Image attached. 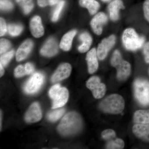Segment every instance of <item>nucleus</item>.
Masks as SVG:
<instances>
[{
    "instance_id": "7",
    "label": "nucleus",
    "mask_w": 149,
    "mask_h": 149,
    "mask_svg": "<svg viewBox=\"0 0 149 149\" xmlns=\"http://www.w3.org/2000/svg\"><path fill=\"white\" fill-rule=\"evenodd\" d=\"M116 41V37L114 35H110L102 40L99 43L97 49L99 60L102 61L105 59L108 54L115 45Z\"/></svg>"
},
{
    "instance_id": "26",
    "label": "nucleus",
    "mask_w": 149,
    "mask_h": 149,
    "mask_svg": "<svg viewBox=\"0 0 149 149\" xmlns=\"http://www.w3.org/2000/svg\"><path fill=\"white\" fill-rule=\"evenodd\" d=\"M9 33L12 36H16L21 33L22 30L21 25L18 24H10L8 27Z\"/></svg>"
},
{
    "instance_id": "10",
    "label": "nucleus",
    "mask_w": 149,
    "mask_h": 149,
    "mask_svg": "<svg viewBox=\"0 0 149 149\" xmlns=\"http://www.w3.org/2000/svg\"><path fill=\"white\" fill-rule=\"evenodd\" d=\"M108 17L104 13L100 12L96 13L91 22V28L97 35H101L104 26L107 23Z\"/></svg>"
},
{
    "instance_id": "33",
    "label": "nucleus",
    "mask_w": 149,
    "mask_h": 149,
    "mask_svg": "<svg viewBox=\"0 0 149 149\" xmlns=\"http://www.w3.org/2000/svg\"><path fill=\"white\" fill-rule=\"evenodd\" d=\"M143 12L145 19L149 23V0H145L143 4Z\"/></svg>"
},
{
    "instance_id": "32",
    "label": "nucleus",
    "mask_w": 149,
    "mask_h": 149,
    "mask_svg": "<svg viewBox=\"0 0 149 149\" xmlns=\"http://www.w3.org/2000/svg\"><path fill=\"white\" fill-rule=\"evenodd\" d=\"M1 9L3 10H10L13 8V4L10 0H1Z\"/></svg>"
},
{
    "instance_id": "31",
    "label": "nucleus",
    "mask_w": 149,
    "mask_h": 149,
    "mask_svg": "<svg viewBox=\"0 0 149 149\" xmlns=\"http://www.w3.org/2000/svg\"><path fill=\"white\" fill-rule=\"evenodd\" d=\"M26 74H27L26 70H25V68L23 65H18L15 69L14 75L15 77H23Z\"/></svg>"
},
{
    "instance_id": "11",
    "label": "nucleus",
    "mask_w": 149,
    "mask_h": 149,
    "mask_svg": "<svg viewBox=\"0 0 149 149\" xmlns=\"http://www.w3.org/2000/svg\"><path fill=\"white\" fill-rule=\"evenodd\" d=\"M42 116V115L40 105L37 102H34L29 107L24 118L26 122L34 123L40 121Z\"/></svg>"
},
{
    "instance_id": "17",
    "label": "nucleus",
    "mask_w": 149,
    "mask_h": 149,
    "mask_svg": "<svg viewBox=\"0 0 149 149\" xmlns=\"http://www.w3.org/2000/svg\"><path fill=\"white\" fill-rule=\"evenodd\" d=\"M33 42L32 40H28L22 43L19 47L16 54L17 61H20L26 58L31 52Z\"/></svg>"
},
{
    "instance_id": "42",
    "label": "nucleus",
    "mask_w": 149,
    "mask_h": 149,
    "mask_svg": "<svg viewBox=\"0 0 149 149\" xmlns=\"http://www.w3.org/2000/svg\"></svg>"
},
{
    "instance_id": "40",
    "label": "nucleus",
    "mask_w": 149,
    "mask_h": 149,
    "mask_svg": "<svg viewBox=\"0 0 149 149\" xmlns=\"http://www.w3.org/2000/svg\"><path fill=\"white\" fill-rule=\"evenodd\" d=\"M101 1H102L103 2L108 3L111 0H101Z\"/></svg>"
},
{
    "instance_id": "4",
    "label": "nucleus",
    "mask_w": 149,
    "mask_h": 149,
    "mask_svg": "<svg viewBox=\"0 0 149 149\" xmlns=\"http://www.w3.org/2000/svg\"><path fill=\"white\" fill-rule=\"evenodd\" d=\"M111 64L117 70L118 80L123 81L127 79L131 72V65L128 62L124 60L120 51L115 50L111 59Z\"/></svg>"
},
{
    "instance_id": "23",
    "label": "nucleus",
    "mask_w": 149,
    "mask_h": 149,
    "mask_svg": "<svg viewBox=\"0 0 149 149\" xmlns=\"http://www.w3.org/2000/svg\"><path fill=\"white\" fill-rule=\"evenodd\" d=\"M106 146L107 149H123L125 146L124 141L122 139L115 138L111 141H108Z\"/></svg>"
},
{
    "instance_id": "2",
    "label": "nucleus",
    "mask_w": 149,
    "mask_h": 149,
    "mask_svg": "<svg viewBox=\"0 0 149 149\" xmlns=\"http://www.w3.org/2000/svg\"><path fill=\"white\" fill-rule=\"evenodd\" d=\"M121 41L125 49L131 52H135L143 47L145 43V38L139 35L135 29L131 27L123 31Z\"/></svg>"
},
{
    "instance_id": "19",
    "label": "nucleus",
    "mask_w": 149,
    "mask_h": 149,
    "mask_svg": "<svg viewBox=\"0 0 149 149\" xmlns=\"http://www.w3.org/2000/svg\"><path fill=\"white\" fill-rule=\"evenodd\" d=\"M76 30H72L65 34L62 38L60 47L65 51H68L72 46V42L74 36L77 34Z\"/></svg>"
},
{
    "instance_id": "1",
    "label": "nucleus",
    "mask_w": 149,
    "mask_h": 149,
    "mask_svg": "<svg viewBox=\"0 0 149 149\" xmlns=\"http://www.w3.org/2000/svg\"><path fill=\"white\" fill-rule=\"evenodd\" d=\"M83 122L80 115L72 111L67 113L60 123L58 130L63 136H70L77 133L82 128Z\"/></svg>"
},
{
    "instance_id": "9",
    "label": "nucleus",
    "mask_w": 149,
    "mask_h": 149,
    "mask_svg": "<svg viewBox=\"0 0 149 149\" xmlns=\"http://www.w3.org/2000/svg\"><path fill=\"white\" fill-rule=\"evenodd\" d=\"M45 80L44 75L40 72L34 73L27 80L24 87V92L27 94H33L41 88Z\"/></svg>"
},
{
    "instance_id": "20",
    "label": "nucleus",
    "mask_w": 149,
    "mask_h": 149,
    "mask_svg": "<svg viewBox=\"0 0 149 149\" xmlns=\"http://www.w3.org/2000/svg\"><path fill=\"white\" fill-rule=\"evenodd\" d=\"M79 39L82 43L78 47V51L82 53L86 52L89 50L92 45L93 42L92 37L88 32H84L80 35Z\"/></svg>"
},
{
    "instance_id": "3",
    "label": "nucleus",
    "mask_w": 149,
    "mask_h": 149,
    "mask_svg": "<svg viewBox=\"0 0 149 149\" xmlns=\"http://www.w3.org/2000/svg\"><path fill=\"white\" fill-rule=\"evenodd\" d=\"M125 107L124 99L117 94L108 96L100 104V109L107 113L118 114L121 113Z\"/></svg>"
},
{
    "instance_id": "25",
    "label": "nucleus",
    "mask_w": 149,
    "mask_h": 149,
    "mask_svg": "<svg viewBox=\"0 0 149 149\" xmlns=\"http://www.w3.org/2000/svg\"><path fill=\"white\" fill-rule=\"evenodd\" d=\"M65 112V109H60L51 112L48 114V119L52 122H55L63 115Z\"/></svg>"
},
{
    "instance_id": "16",
    "label": "nucleus",
    "mask_w": 149,
    "mask_h": 149,
    "mask_svg": "<svg viewBox=\"0 0 149 149\" xmlns=\"http://www.w3.org/2000/svg\"><path fill=\"white\" fill-rule=\"evenodd\" d=\"M133 132L139 139L149 142V123H136L133 126Z\"/></svg>"
},
{
    "instance_id": "41",
    "label": "nucleus",
    "mask_w": 149,
    "mask_h": 149,
    "mask_svg": "<svg viewBox=\"0 0 149 149\" xmlns=\"http://www.w3.org/2000/svg\"></svg>"
},
{
    "instance_id": "6",
    "label": "nucleus",
    "mask_w": 149,
    "mask_h": 149,
    "mask_svg": "<svg viewBox=\"0 0 149 149\" xmlns=\"http://www.w3.org/2000/svg\"><path fill=\"white\" fill-rule=\"evenodd\" d=\"M134 95L139 103L143 106L149 105V82L142 79H137L134 83Z\"/></svg>"
},
{
    "instance_id": "35",
    "label": "nucleus",
    "mask_w": 149,
    "mask_h": 149,
    "mask_svg": "<svg viewBox=\"0 0 149 149\" xmlns=\"http://www.w3.org/2000/svg\"><path fill=\"white\" fill-rule=\"evenodd\" d=\"M8 28L4 19L2 17L0 19V35L1 37L3 36L7 31Z\"/></svg>"
},
{
    "instance_id": "29",
    "label": "nucleus",
    "mask_w": 149,
    "mask_h": 149,
    "mask_svg": "<svg viewBox=\"0 0 149 149\" xmlns=\"http://www.w3.org/2000/svg\"><path fill=\"white\" fill-rule=\"evenodd\" d=\"M14 54V52L13 50H12L3 55L2 56H1L0 59L1 60L0 63L3 66H6L13 57Z\"/></svg>"
},
{
    "instance_id": "14",
    "label": "nucleus",
    "mask_w": 149,
    "mask_h": 149,
    "mask_svg": "<svg viewBox=\"0 0 149 149\" xmlns=\"http://www.w3.org/2000/svg\"><path fill=\"white\" fill-rule=\"evenodd\" d=\"M98 58L97 49L95 48L91 49L87 53L86 60L88 63V72L90 74H93L95 72L98 68Z\"/></svg>"
},
{
    "instance_id": "5",
    "label": "nucleus",
    "mask_w": 149,
    "mask_h": 149,
    "mask_svg": "<svg viewBox=\"0 0 149 149\" xmlns=\"http://www.w3.org/2000/svg\"><path fill=\"white\" fill-rule=\"evenodd\" d=\"M49 96L52 100L53 109L63 107L68 100L69 93L66 88L61 87L59 84H56L49 91Z\"/></svg>"
},
{
    "instance_id": "30",
    "label": "nucleus",
    "mask_w": 149,
    "mask_h": 149,
    "mask_svg": "<svg viewBox=\"0 0 149 149\" xmlns=\"http://www.w3.org/2000/svg\"><path fill=\"white\" fill-rule=\"evenodd\" d=\"M10 43L6 39H2L0 41V53L2 54L10 48Z\"/></svg>"
},
{
    "instance_id": "12",
    "label": "nucleus",
    "mask_w": 149,
    "mask_h": 149,
    "mask_svg": "<svg viewBox=\"0 0 149 149\" xmlns=\"http://www.w3.org/2000/svg\"><path fill=\"white\" fill-rule=\"evenodd\" d=\"M72 68L69 63H64L60 65L52 77L53 83L61 81L67 78L70 75Z\"/></svg>"
},
{
    "instance_id": "24",
    "label": "nucleus",
    "mask_w": 149,
    "mask_h": 149,
    "mask_svg": "<svg viewBox=\"0 0 149 149\" xmlns=\"http://www.w3.org/2000/svg\"><path fill=\"white\" fill-rule=\"evenodd\" d=\"M17 3L22 8L24 13L27 14L32 10L34 7L32 0H16Z\"/></svg>"
},
{
    "instance_id": "39",
    "label": "nucleus",
    "mask_w": 149,
    "mask_h": 149,
    "mask_svg": "<svg viewBox=\"0 0 149 149\" xmlns=\"http://www.w3.org/2000/svg\"><path fill=\"white\" fill-rule=\"evenodd\" d=\"M0 74H1V77H2L4 73V70L3 67L2 65L0 63Z\"/></svg>"
},
{
    "instance_id": "36",
    "label": "nucleus",
    "mask_w": 149,
    "mask_h": 149,
    "mask_svg": "<svg viewBox=\"0 0 149 149\" xmlns=\"http://www.w3.org/2000/svg\"><path fill=\"white\" fill-rule=\"evenodd\" d=\"M25 70L27 74H32L34 71V65L30 63H27L24 65Z\"/></svg>"
},
{
    "instance_id": "28",
    "label": "nucleus",
    "mask_w": 149,
    "mask_h": 149,
    "mask_svg": "<svg viewBox=\"0 0 149 149\" xmlns=\"http://www.w3.org/2000/svg\"><path fill=\"white\" fill-rule=\"evenodd\" d=\"M65 4V1H61L58 3L57 6L54 11L53 15L52 17V20L53 22L56 21L58 19L59 16L60 14L61 10H62Z\"/></svg>"
},
{
    "instance_id": "15",
    "label": "nucleus",
    "mask_w": 149,
    "mask_h": 149,
    "mask_svg": "<svg viewBox=\"0 0 149 149\" xmlns=\"http://www.w3.org/2000/svg\"><path fill=\"white\" fill-rule=\"evenodd\" d=\"M30 28L31 33L34 37L39 38L44 34V28L40 16H35L30 21Z\"/></svg>"
},
{
    "instance_id": "37",
    "label": "nucleus",
    "mask_w": 149,
    "mask_h": 149,
    "mask_svg": "<svg viewBox=\"0 0 149 149\" xmlns=\"http://www.w3.org/2000/svg\"><path fill=\"white\" fill-rule=\"evenodd\" d=\"M38 5L40 7H44L49 5V0H37Z\"/></svg>"
},
{
    "instance_id": "22",
    "label": "nucleus",
    "mask_w": 149,
    "mask_h": 149,
    "mask_svg": "<svg viewBox=\"0 0 149 149\" xmlns=\"http://www.w3.org/2000/svg\"><path fill=\"white\" fill-rule=\"evenodd\" d=\"M133 119L134 122L136 123H149V109L137 111L134 113Z\"/></svg>"
},
{
    "instance_id": "8",
    "label": "nucleus",
    "mask_w": 149,
    "mask_h": 149,
    "mask_svg": "<svg viewBox=\"0 0 149 149\" xmlns=\"http://www.w3.org/2000/svg\"><path fill=\"white\" fill-rule=\"evenodd\" d=\"M86 86L92 91L93 96L96 99L101 98L106 92L105 85L101 83L100 79L98 76L91 77L87 81Z\"/></svg>"
},
{
    "instance_id": "21",
    "label": "nucleus",
    "mask_w": 149,
    "mask_h": 149,
    "mask_svg": "<svg viewBox=\"0 0 149 149\" xmlns=\"http://www.w3.org/2000/svg\"><path fill=\"white\" fill-rule=\"evenodd\" d=\"M79 4L81 6L87 8L92 15L97 13L100 6L98 2L95 0H80Z\"/></svg>"
},
{
    "instance_id": "34",
    "label": "nucleus",
    "mask_w": 149,
    "mask_h": 149,
    "mask_svg": "<svg viewBox=\"0 0 149 149\" xmlns=\"http://www.w3.org/2000/svg\"><path fill=\"white\" fill-rule=\"evenodd\" d=\"M143 47L145 61L146 63H149V41L145 43Z\"/></svg>"
},
{
    "instance_id": "13",
    "label": "nucleus",
    "mask_w": 149,
    "mask_h": 149,
    "mask_svg": "<svg viewBox=\"0 0 149 149\" xmlns=\"http://www.w3.org/2000/svg\"><path fill=\"white\" fill-rule=\"evenodd\" d=\"M125 8L121 0H113L108 6V10L110 18L113 21H116L119 19L120 10Z\"/></svg>"
},
{
    "instance_id": "38",
    "label": "nucleus",
    "mask_w": 149,
    "mask_h": 149,
    "mask_svg": "<svg viewBox=\"0 0 149 149\" xmlns=\"http://www.w3.org/2000/svg\"><path fill=\"white\" fill-rule=\"evenodd\" d=\"M59 0H49V5L53 6L58 3Z\"/></svg>"
},
{
    "instance_id": "27",
    "label": "nucleus",
    "mask_w": 149,
    "mask_h": 149,
    "mask_svg": "<svg viewBox=\"0 0 149 149\" xmlns=\"http://www.w3.org/2000/svg\"><path fill=\"white\" fill-rule=\"evenodd\" d=\"M102 138L105 141H109L116 138L115 132L112 129H107L102 132Z\"/></svg>"
},
{
    "instance_id": "18",
    "label": "nucleus",
    "mask_w": 149,
    "mask_h": 149,
    "mask_svg": "<svg viewBox=\"0 0 149 149\" xmlns=\"http://www.w3.org/2000/svg\"><path fill=\"white\" fill-rule=\"evenodd\" d=\"M58 47L57 44L53 38H51L46 42L41 49V54L45 56H52L57 53Z\"/></svg>"
}]
</instances>
